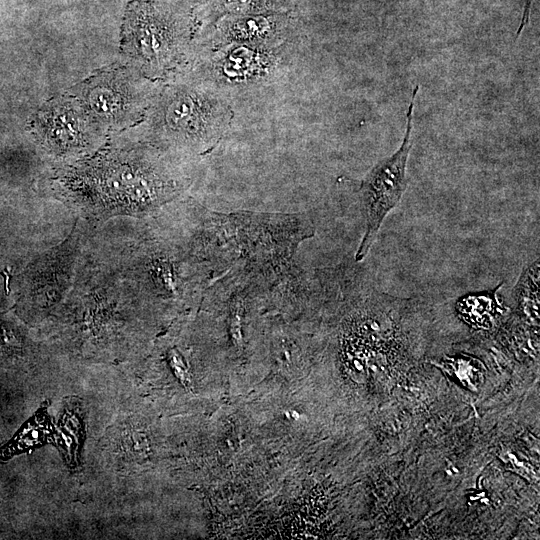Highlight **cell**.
I'll return each mask as SVG.
<instances>
[{
	"label": "cell",
	"mask_w": 540,
	"mask_h": 540,
	"mask_svg": "<svg viewBox=\"0 0 540 540\" xmlns=\"http://www.w3.org/2000/svg\"><path fill=\"white\" fill-rule=\"evenodd\" d=\"M232 117L227 96L208 82L168 86L150 108L149 143L173 156L203 155L217 145Z\"/></svg>",
	"instance_id": "cell-3"
},
{
	"label": "cell",
	"mask_w": 540,
	"mask_h": 540,
	"mask_svg": "<svg viewBox=\"0 0 540 540\" xmlns=\"http://www.w3.org/2000/svg\"><path fill=\"white\" fill-rule=\"evenodd\" d=\"M282 47L227 43L212 46L203 57L202 81L220 89L263 83L275 76Z\"/></svg>",
	"instance_id": "cell-9"
},
{
	"label": "cell",
	"mask_w": 540,
	"mask_h": 540,
	"mask_svg": "<svg viewBox=\"0 0 540 540\" xmlns=\"http://www.w3.org/2000/svg\"><path fill=\"white\" fill-rule=\"evenodd\" d=\"M190 12L177 4L132 1L124 16L121 46L148 78L164 77L182 67L190 54Z\"/></svg>",
	"instance_id": "cell-4"
},
{
	"label": "cell",
	"mask_w": 540,
	"mask_h": 540,
	"mask_svg": "<svg viewBox=\"0 0 540 540\" xmlns=\"http://www.w3.org/2000/svg\"><path fill=\"white\" fill-rule=\"evenodd\" d=\"M93 124L77 99L60 97L37 112L33 129L48 155L70 163L97 150L99 134Z\"/></svg>",
	"instance_id": "cell-8"
},
{
	"label": "cell",
	"mask_w": 540,
	"mask_h": 540,
	"mask_svg": "<svg viewBox=\"0 0 540 540\" xmlns=\"http://www.w3.org/2000/svg\"><path fill=\"white\" fill-rule=\"evenodd\" d=\"M131 230L89 246L134 289L146 308L181 311L201 304L212 281V266L193 253L162 210L138 219Z\"/></svg>",
	"instance_id": "cell-2"
},
{
	"label": "cell",
	"mask_w": 540,
	"mask_h": 540,
	"mask_svg": "<svg viewBox=\"0 0 540 540\" xmlns=\"http://www.w3.org/2000/svg\"><path fill=\"white\" fill-rule=\"evenodd\" d=\"M75 97L95 124L114 128L139 121L148 105L146 87L125 67L99 71L76 88Z\"/></svg>",
	"instance_id": "cell-7"
},
{
	"label": "cell",
	"mask_w": 540,
	"mask_h": 540,
	"mask_svg": "<svg viewBox=\"0 0 540 540\" xmlns=\"http://www.w3.org/2000/svg\"><path fill=\"white\" fill-rule=\"evenodd\" d=\"M257 0H217L216 6L221 13L233 15L252 14L258 8Z\"/></svg>",
	"instance_id": "cell-14"
},
{
	"label": "cell",
	"mask_w": 540,
	"mask_h": 540,
	"mask_svg": "<svg viewBox=\"0 0 540 540\" xmlns=\"http://www.w3.org/2000/svg\"><path fill=\"white\" fill-rule=\"evenodd\" d=\"M167 363L170 366L175 377L185 386L191 384V374L188 361L177 346H171L166 351Z\"/></svg>",
	"instance_id": "cell-13"
},
{
	"label": "cell",
	"mask_w": 540,
	"mask_h": 540,
	"mask_svg": "<svg viewBox=\"0 0 540 540\" xmlns=\"http://www.w3.org/2000/svg\"><path fill=\"white\" fill-rule=\"evenodd\" d=\"M497 290L463 297L458 309L464 320L473 326L489 327L497 312Z\"/></svg>",
	"instance_id": "cell-11"
},
{
	"label": "cell",
	"mask_w": 540,
	"mask_h": 540,
	"mask_svg": "<svg viewBox=\"0 0 540 540\" xmlns=\"http://www.w3.org/2000/svg\"><path fill=\"white\" fill-rule=\"evenodd\" d=\"M419 86L412 91V97L406 112V129L398 150L391 156L379 161L361 181L366 226L362 240L355 253V260L362 261L375 242L380 227L387 214L400 202L407 187L406 165L411 149V132L414 100Z\"/></svg>",
	"instance_id": "cell-6"
},
{
	"label": "cell",
	"mask_w": 540,
	"mask_h": 540,
	"mask_svg": "<svg viewBox=\"0 0 540 540\" xmlns=\"http://www.w3.org/2000/svg\"><path fill=\"white\" fill-rule=\"evenodd\" d=\"M288 20L278 13H252L226 18L217 29L212 46L239 43L254 46H280L287 36Z\"/></svg>",
	"instance_id": "cell-10"
},
{
	"label": "cell",
	"mask_w": 540,
	"mask_h": 540,
	"mask_svg": "<svg viewBox=\"0 0 540 540\" xmlns=\"http://www.w3.org/2000/svg\"><path fill=\"white\" fill-rule=\"evenodd\" d=\"M28 344L23 331L11 320L0 316V364H13L24 358Z\"/></svg>",
	"instance_id": "cell-12"
},
{
	"label": "cell",
	"mask_w": 540,
	"mask_h": 540,
	"mask_svg": "<svg viewBox=\"0 0 540 540\" xmlns=\"http://www.w3.org/2000/svg\"><path fill=\"white\" fill-rule=\"evenodd\" d=\"M189 185L174 156L151 143H110L58 168L49 191L97 228L117 217H152Z\"/></svg>",
	"instance_id": "cell-1"
},
{
	"label": "cell",
	"mask_w": 540,
	"mask_h": 540,
	"mask_svg": "<svg viewBox=\"0 0 540 540\" xmlns=\"http://www.w3.org/2000/svg\"><path fill=\"white\" fill-rule=\"evenodd\" d=\"M94 229L91 224L76 218L69 236L35 259L22 273L19 307L29 319H48L67 296Z\"/></svg>",
	"instance_id": "cell-5"
}]
</instances>
